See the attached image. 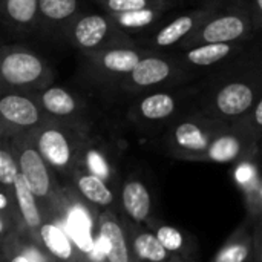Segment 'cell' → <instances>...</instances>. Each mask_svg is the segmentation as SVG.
Here are the masks:
<instances>
[{
  "instance_id": "6da1fadb",
  "label": "cell",
  "mask_w": 262,
  "mask_h": 262,
  "mask_svg": "<svg viewBox=\"0 0 262 262\" xmlns=\"http://www.w3.org/2000/svg\"><path fill=\"white\" fill-rule=\"evenodd\" d=\"M212 107L223 117L246 114L261 97L262 52L259 38L230 63L207 72Z\"/></svg>"
},
{
  "instance_id": "7a4b0ae2",
  "label": "cell",
  "mask_w": 262,
  "mask_h": 262,
  "mask_svg": "<svg viewBox=\"0 0 262 262\" xmlns=\"http://www.w3.org/2000/svg\"><path fill=\"white\" fill-rule=\"evenodd\" d=\"M54 80L49 61L25 43L0 45V95L9 92L31 94Z\"/></svg>"
},
{
  "instance_id": "3957f363",
  "label": "cell",
  "mask_w": 262,
  "mask_h": 262,
  "mask_svg": "<svg viewBox=\"0 0 262 262\" xmlns=\"http://www.w3.org/2000/svg\"><path fill=\"white\" fill-rule=\"evenodd\" d=\"M259 38L241 0H221L216 9L178 49L201 43H239Z\"/></svg>"
},
{
  "instance_id": "277c9868",
  "label": "cell",
  "mask_w": 262,
  "mask_h": 262,
  "mask_svg": "<svg viewBox=\"0 0 262 262\" xmlns=\"http://www.w3.org/2000/svg\"><path fill=\"white\" fill-rule=\"evenodd\" d=\"M61 40L75 49L80 57L106 48L135 43L134 37L121 31L114 18L104 11H81L69 25Z\"/></svg>"
},
{
  "instance_id": "5b68a950",
  "label": "cell",
  "mask_w": 262,
  "mask_h": 262,
  "mask_svg": "<svg viewBox=\"0 0 262 262\" xmlns=\"http://www.w3.org/2000/svg\"><path fill=\"white\" fill-rule=\"evenodd\" d=\"M221 0H204L201 5L180 12L167 20L158 21L149 31L134 37L135 43L147 51L172 52L177 51L216 9Z\"/></svg>"
},
{
  "instance_id": "8992f818",
  "label": "cell",
  "mask_w": 262,
  "mask_h": 262,
  "mask_svg": "<svg viewBox=\"0 0 262 262\" xmlns=\"http://www.w3.org/2000/svg\"><path fill=\"white\" fill-rule=\"evenodd\" d=\"M192 77L193 75L183 68L173 52L150 51L117 84L126 92H152L172 84L187 83Z\"/></svg>"
},
{
  "instance_id": "52a82bcc",
  "label": "cell",
  "mask_w": 262,
  "mask_h": 262,
  "mask_svg": "<svg viewBox=\"0 0 262 262\" xmlns=\"http://www.w3.org/2000/svg\"><path fill=\"white\" fill-rule=\"evenodd\" d=\"M147 52L150 51L134 43L106 48L94 54L83 55L80 58L83 72L89 80L117 84L134 69V66Z\"/></svg>"
},
{
  "instance_id": "ba28073f",
  "label": "cell",
  "mask_w": 262,
  "mask_h": 262,
  "mask_svg": "<svg viewBox=\"0 0 262 262\" xmlns=\"http://www.w3.org/2000/svg\"><path fill=\"white\" fill-rule=\"evenodd\" d=\"M255 41V40H253ZM253 41H239V43H201L183 49L172 51L177 60L186 68L192 75L201 72L215 71L241 54H244Z\"/></svg>"
},
{
  "instance_id": "9c48e42d",
  "label": "cell",
  "mask_w": 262,
  "mask_h": 262,
  "mask_svg": "<svg viewBox=\"0 0 262 262\" xmlns=\"http://www.w3.org/2000/svg\"><path fill=\"white\" fill-rule=\"evenodd\" d=\"M81 11L80 0H38L35 34L51 40H61Z\"/></svg>"
},
{
  "instance_id": "30bf717a",
  "label": "cell",
  "mask_w": 262,
  "mask_h": 262,
  "mask_svg": "<svg viewBox=\"0 0 262 262\" xmlns=\"http://www.w3.org/2000/svg\"><path fill=\"white\" fill-rule=\"evenodd\" d=\"M38 0H0V26L12 37L34 35Z\"/></svg>"
},
{
  "instance_id": "8fae6325",
  "label": "cell",
  "mask_w": 262,
  "mask_h": 262,
  "mask_svg": "<svg viewBox=\"0 0 262 262\" xmlns=\"http://www.w3.org/2000/svg\"><path fill=\"white\" fill-rule=\"evenodd\" d=\"M43 111L31 94L9 92L0 95V120L17 127H32L41 120Z\"/></svg>"
},
{
  "instance_id": "7c38bea8",
  "label": "cell",
  "mask_w": 262,
  "mask_h": 262,
  "mask_svg": "<svg viewBox=\"0 0 262 262\" xmlns=\"http://www.w3.org/2000/svg\"><path fill=\"white\" fill-rule=\"evenodd\" d=\"M175 6L177 5H158L140 11L114 14L111 17L114 18V21L121 31L129 34L130 37H137L154 28L158 21H161L166 15H169Z\"/></svg>"
},
{
  "instance_id": "4fadbf2b",
  "label": "cell",
  "mask_w": 262,
  "mask_h": 262,
  "mask_svg": "<svg viewBox=\"0 0 262 262\" xmlns=\"http://www.w3.org/2000/svg\"><path fill=\"white\" fill-rule=\"evenodd\" d=\"M31 95L43 112L54 117H71L75 115L80 109L78 98L61 86L48 84L38 91L31 92Z\"/></svg>"
},
{
  "instance_id": "5bb4252c",
  "label": "cell",
  "mask_w": 262,
  "mask_h": 262,
  "mask_svg": "<svg viewBox=\"0 0 262 262\" xmlns=\"http://www.w3.org/2000/svg\"><path fill=\"white\" fill-rule=\"evenodd\" d=\"M21 178L28 184L34 196H45L49 192V173L41 155L34 149H25L20 155Z\"/></svg>"
},
{
  "instance_id": "9a60e30c",
  "label": "cell",
  "mask_w": 262,
  "mask_h": 262,
  "mask_svg": "<svg viewBox=\"0 0 262 262\" xmlns=\"http://www.w3.org/2000/svg\"><path fill=\"white\" fill-rule=\"evenodd\" d=\"M177 106H178L177 94L167 89H158L149 92L138 101L137 112L138 117H141L143 120L158 121L172 117L177 111Z\"/></svg>"
},
{
  "instance_id": "2e32d148",
  "label": "cell",
  "mask_w": 262,
  "mask_h": 262,
  "mask_svg": "<svg viewBox=\"0 0 262 262\" xmlns=\"http://www.w3.org/2000/svg\"><path fill=\"white\" fill-rule=\"evenodd\" d=\"M38 152L54 166H66L71 158V146L66 135L55 127L41 130L37 138Z\"/></svg>"
},
{
  "instance_id": "e0dca14e",
  "label": "cell",
  "mask_w": 262,
  "mask_h": 262,
  "mask_svg": "<svg viewBox=\"0 0 262 262\" xmlns=\"http://www.w3.org/2000/svg\"><path fill=\"white\" fill-rule=\"evenodd\" d=\"M91 229H92V226H91V220H89L88 213L81 207H74L68 216V223H66L68 233L66 235L84 253H89L94 246Z\"/></svg>"
},
{
  "instance_id": "ac0fdd59",
  "label": "cell",
  "mask_w": 262,
  "mask_h": 262,
  "mask_svg": "<svg viewBox=\"0 0 262 262\" xmlns=\"http://www.w3.org/2000/svg\"><path fill=\"white\" fill-rule=\"evenodd\" d=\"M123 204L126 212L135 221H144L150 210V196L147 189L138 183H127L123 189Z\"/></svg>"
},
{
  "instance_id": "d6986e66",
  "label": "cell",
  "mask_w": 262,
  "mask_h": 262,
  "mask_svg": "<svg viewBox=\"0 0 262 262\" xmlns=\"http://www.w3.org/2000/svg\"><path fill=\"white\" fill-rule=\"evenodd\" d=\"M173 138L177 144H180L183 149L203 152L209 147V137L204 132V129L195 123V121H183L175 127Z\"/></svg>"
},
{
  "instance_id": "ffe728a7",
  "label": "cell",
  "mask_w": 262,
  "mask_h": 262,
  "mask_svg": "<svg viewBox=\"0 0 262 262\" xmlns=\"http://www.w3.org/2000/svg\"><path fill=\"white\" fill-rule=\"evenodd\" d=\"M101 238L106 244V258L111 262H127V247L124 241V235L118 224L112 221H106L101 227Z\"/></svg>"
},
{
  "instance_id": "44dd1931",
  "label": "cell",
  "mask_w": 262,
  "mask_h": 262,
  "mask_svg": "<svg viewBox=\"0 0 262 262\" xmlns=\"http://www.w3.org/2000/svg\"><path fill=\"white\" fill-rule=\"evenodd\" d=\"M12 184L15 187V198L18 201V206H20L25 223L29 227L40 226V213H38V209H37V204H35L34 193L29 190V187L25 183V180L21 178V175H17Z\"/></svg>"
},
{
  "instance_id": "7402d4cb",
  "label": "cell",
  "mask_w": 262,
  "mask_h": 262,
  "mask_svg": "<svg viewBox=\"0 0 262 262\" xmlns=\"http://www.w3.org/2000/svg\"><path fill=\"white\" fill-rule=\"evenodd\" d=\"M41 239L48 250L60 259H69L72 255L71 239L68 235L54 224H45L41 227Z\"/></svg>"
},
{
  "instance_id": "603a6c76",
  "label": "cell",
  "mask_w": 262,
  "mask_h": 262,
  "mask_svg": "<svg viewBox=\"0 0 262 262\" xmlns=\"http://www.w3.org/2000/svg\"><path fill=\"white\" fill-rule=\"evenodd\" d=\"M95 2L109 15L140 11V9L158 6V5H178L180 3V0H95Z\"/></svg>"
},
{
  "instance_id": "cb8c5ba5",
  "label": "cell",
  "mask_w": 262,
  "mask_h": 262,
  "mask_svg": "<svg viewBox=\"0 0 262 262\" xmlns=\"http://www.w3.org/2000/svg\"><path fill=\"white\" fill-rule=\"evenodd\" d=\"M78 187L81 193L92 203L100 206H107L112 203V193L106 187L101 178L94 175H84L78 180Z\"/></svg>"
},
{
  "instance_id": "d4e9b609",
  "label": "cell",
  "mask_w": 262,
  "mask_h": 262,
  "mask_svg": "<svg viewBox=\"0 0 262 262\" xmlns=\"http://www.w3.org/2000/svg\"><path fill=\"white\" fill-rule=\"evenodd\" d=\"M209 157L213 161L226 163L236 158L241 152V143L233 135H223L218 137L212 144H209Z\"/></svg>"
},
{
  "instance_id": "484cf974",
  "label": "cell",
  "mask_w": 262,
  "mask_h": 262,
  "mask_svg": "<svg viewBox=\"0 0 262 262\" xmlns=\"http://www.w3.org/2000/svg\"><path fill=\"white\" fill-rule=\"evenodd\" d=\"M135 252L138 256L152 262H161L167 258V250L160 244L157 236L143 233L135 239Z\"/></svg>"
},
{
  "instance_id": "4316f807",
  "label": "cell",
  "mask_w": 262,
  "mask_h": 262,
  "mask_svg": "<svg viewBox=\"0 0 262 262\" xmlns=\"http://www.w3.org/2000/svg\"><path fill=\"white\" fill-rule=\"evenodd\" d=\"M17 164L9 155V152L0 149V183L8 186L12 184L17 177Z\"/></svg>"
},
{
  "instance_id": "83f0119b",
  "label": "cell",
  "mask_w": 262,
  "mask_h": 262,
  "mask_svg": "<svg viewBox=\"0 0 262 262\" xmlns=\"http://www.w3.org/2000/svg\"><path fill=\"white\" fill-rule=\"evenodd\" d=\"M157 239L166 250H178L183 246V236L181 233L173 227H161L157 233Z\"/></svg>"
},
{
  "instance_id": "f1b7e54d",
  "label": "cell",
  "mask_w": 262,
  "mask_h": 262,
  "mask_svg": "<svg viewBox=\"0 0 262 262\" xmlns=\"http://www.w3.org/2000/svg\"><path fill=\"white\" fill-rule=\"evenodd\" d=\"M246 12L249 14L256 34L262 32V0H241Z\"/></svg>"
},
{
  "instance_id": "f546056e",
  "label": "cell",
  "mask_w": 262,
  "mask_h": 262,
  "mask_svg": "<svg viewBox=\"0 0 262 262\" xmlns=\"http://www.w3.org/2000/svg\"><path fill=\"white\" fill-rule=\"evenodd\" d=\"M88 166L91 169V172L94 173V177L98 178H106L109 175V169L106 161L103 160V157L97 152V150H91L88 152Z\"/></svg>"
},
{
  "instance_id": "4dcf8cb0",
  "label": "cell",
  "mask_w": 262,
  "mask_h": 262,
  "mask_svg": "<svg viewBox=\"0 0 262 262\" xmlns=\"http://www.w3.org/2000/svg\"><path fill=\"white\" fill-rule=\"evenodd\" d=\"M247 256H249V250L244 246H235L224 250L218 256L216 262H244Z\"/></svg>"
},
{
  "instance_id": "1f68e13d",
  "label": "cell",
  "mask_w": 262,
  "mask_h": 262,
  "mask_svg": "<svg viewBox=\"0 0 262 262\" xmlns=\"http://www.w3.org/2000/svg\"><path fill=\"white\" fill-rule=\"evenodd\" d=\"M89 253H91V258L94 261H103L106 258V244H104V239L100 238V239L94 241L92 250Z\"/></svg>"
},
{
  "instance_id": "d6a6232c",
  "label": "cell",
  "mask_w": 262,
  "mask_h": 262,
  "mask_svg": "<svg viewBox=\"0 0 262 262\" xmlns=\"http://www.w3.org/2000/svg\"><path fill=\"white\" fill-rule=\"evenodd\" d=\"M252 177H253V169L249 164H244V166L238 167V170H236V180L238 181L247 183V181H250Z\"/></svg>"
},
{
  "instance_id": "836d02e7",
  "label": "cell",
  "mask_w": 262,
  "mask_h": 262,
  "mask_svg": "<svg viewBox=\"0 0 262 262\" xmlns=\"http://www.w3.org/2000/svg\"><path fill=\"white\" fill-rule=\"evenodd\" d=\"M25 258L28 259V262H43V256L35 249H28L25 253Z\"/></svg>"
},
{
  "instance_id": "e575fe53",
  "label": "cell",
  "mask_w": 262,
  "mask_h": 262,
  "mask_svg": "<svg viewBox=\"0 0 262 262\" xmlns=\"http://www.w3.org/2000/svg\"><path fill=\"white\" fill-rule=\"evenodd\" d=\"M6 204H8V200H6V196L0 193V210H2V209H5V207H6Z\"/></svg>"
},
{
  "instance_id": "d590c367",
  "label": "cell",
  "mask_w": 262,
  "mask_h": 262,
  "mask_svg": "<svg viewBox=\"0 0 262 262\" xmlns=\"http://www.w3.org/2000/svg\"><path fill=\"white\" fill-rule=\"evenodd\" d=\"M11 262H28V259L25 258V255H18V256H15Z\"/></svg>"
},
{
  "instance_id": "8d00e7d4",
  "label": "cell",
  "mask_w": 262,
  "mask_h": 262,
  "mask_svg": "<svg viewBox=\"0 0 262 262\" xmlns=\"http://www.w3.org/2000/svg\"><path fill=\"white\" fill-rule=\"evenodd\" d=\"M5 43V40H3V34H2V31H0V45H3Z\"/></svg>"
},
{
  "instance_id": "74e56055",
  "label": "cell",
  "mask_w": 262,
  "mask_h": 262,
  "mask_svg": "<svg viewBox=\"0 0 262 262\" xmlns=\"http://www.w3.org/2000/svg\"><path fill=\"white\" fill-rule=\"evenodd\" d=\"M3 232V223H2V220H0V233Z\"/></svg>"
}]
</instances>
